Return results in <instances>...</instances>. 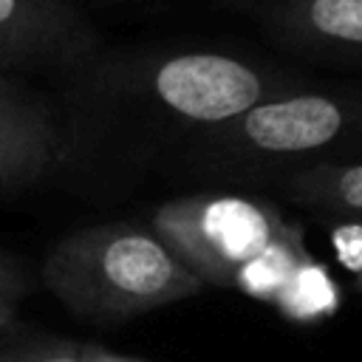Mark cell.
I'll list each match as a JSON object with an SVG mask.
<instances>
[{"label": "cell", "mask_w": 362, "mask_h": 362, "mask_svg": "<svg viewBox=\"0 0 362 362\" xmlns=\"http://www.w3.org/2000/svg\"><path fill=\"white\" fill-rule=\"evenodd\" d=\"M85 99L99 127L130 147L181 150L257 102L300 88L274 68L221 51H167L90 62Z\"/></svg>", "instance_id": "obj_1"}, {"label": "cell", "mask_w": 362, "mask_h": 362, "mask_svg": "<svg viewBox=\"0 0 362 362\" xmlns=\"http://www.w3.org/2000/svg\"><path fill=\"white\" fill-rule=\"evenodd\" d=\"M175 153L187 175L257 187L322 161H362V90L291 88Z\"/></svg>", "instance_id": "obj_2"}, {"label": "cell", "mask_w": 362, "mask_h": 362, "mask_svg": "<svg viewBox=\"0 0 362 362\" xmlns=\"http://www.w3.org/2000/svg\"><path fill=\"white\" fill-rule=\"evenodd\" d=\"M40 277L68 311L93 322L133 320L204 288L153 229L124 221L65 235L45 255Z\"/></svg>", "instance_id": "obj_3"}, {"label": "cell", "mask_w": 362, "mask_h": 362, "mask_svg": "<svg viewBox=\"0 0 362 362\" xmlns=\"http://www.w3.org/2000/svg\"><path fill=\"white\" fill-rule=\"evenodd\" d=\"M150 229L204 286L246 291L266 263L297 240L277 209L235 192L175 195L153 212Z\"/></svg>", "instance_id": "obj_4"}, {"label": "cell", "mask_w": 362, "mask_h": 362, "mask_svg": "<svg viewBox=\"0 0 362 362\" xmlns=\"http://www.w3.org/2000/svg\"><path fill=\"white\" fill-rule=\"evenodd\" d=\"M99 34L79 0H0V68L79 74L99 57Z\"/></svg>", "instance_id": "obj_5"}, {"label": "cell", "mask_w": 362, "mask_h": 362, "mask_svg": "<svg viewBox=\"0 0 362 362\" xmlns=\"http://www.w3.org/2000/svg\"><path fill=\"white\" fill-rule=\"evenodd\" d=\"M68 147V130L54 105L20 74L0 68V189L40 181Z\"/></svg>", "instance_id": "obj_6"}, {"label": "cell", "mask_w": 362, "mask_h": 362, "mask_svg": "<svg viewBox=\"0 0 362 362\" xmlns=\"http://www.w3.org/2000/svg\"><path fill=\"white\" fill-rule=\"evenodd\" d=\"M257 20L288 54L362 68V0H269Z\"/></svg>", "instance_id": "obj_7"}, {"label": "cell", "mask_w": 362, "mask_h": 362, "mask_svg": "<svg viewBox=\"0 0 362 362\" xmlns=\"http://www.w3.org/2000/svg\"><path fill=\"white\" fill-rule=\"evenodd\" d=\"M263 187L291 204L334 221H362V161H322L283 173Z\"/></svg>", "instance_id": "obj_8"}, {"label": "cell", "mask_w": 362, "mask_h": 362, "mask_svg": "<svg viewBox=\"0 0 362 362\" xmlns=\"http://www.w3.org/2000/svg\"><path fill=\"white\" fill-rule=\"evenodd\" d=\"M0 362H96L90 348L57 337H14L0 345Z\"/></svg>", "instance_id": "obj_9"}, {"label": "cell", "mask_w": 362, "mask_h": 362, "mask_svg": "<svg viewBox=\"0 0 362 362\" xmlns=\"http://www.w3.org/2000/svg\"><path fill=\"white\" fill-rule=\"evenodd\" d=\"M331 235L339 260L354 272L362 288V221H339V226H334Z\"/></svg>", "instance_id": "obj_10"}, {"label": "cell", "mask_w": 362, "mask_h": 362, "mask_svg": "<svg viewBox=\"0 0 362 362\" xmlns=\"http://www.w3.org/2000/svg\"><path fill=\"white\" fill-rule=\"evenodd\" d=\"M28 291H31V277L25 274V269L14 257L0 252V300L20 303Z\"/></svg>", "instance_id": "obj_11"}, {"label": "cell", "mask_w": 362, "mask_h": 362, "mask_svg": "<svg viewBox=\"0 0 362 362\" xmlns=\"http://www.w3.org/2000/svg\"><path fill=\"white\" fill-rule=\"evenodd\" d=\"M23 334V320H20V303L0 300V345Z\"/></svg>", "instance_id": "obj_12"}, {"label": "cell", "mask_w": 362, "mask_h": 362, "mask_svg": "<svg viewBox=\"0 0 362 362\" xmlns=\"http://www.w3.org/2000/svg\"><path fill=\"white\" fill-rule=\"evenodd\" d=\"M232 3H255V8H257V6H263V3H269V0H232Z\"/></svg>", "instance_id": "obj_13"}]
</instances>
